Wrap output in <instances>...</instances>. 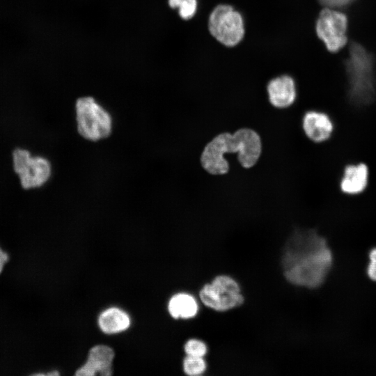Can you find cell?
<instances>
[{
	"instance_id": "obj_4",
	"label": "cell",
	"mask_w": 376,
	"mask_h": 376,
	"mask_svg": "<svg viewBox=\"0 0 376 376\" xmlns=\"http://www.w3.org/2000/svg\"><path fill=\"white\" fill-rule=\"evenodd\" d=\"M75 120L79 135L90 141L104 139L113 130L111 115L92 97H82L77 100Z\"/></svg>"
},
{
	"instance_id": "obj_14",
	"label": "cell",
	"mask_w": 376,
	"mask_h": 376,
	"mask_svg": "<svg viewBox=\"0 0 376 376\" xmlns=\"http://www.w3.org/2000/svg\"><path fill=\"white\" fill-rule=\"evenodd\" d=\"M168 309L170 315L175 319H189L196 316L198 306L195 298L191 295L178 293L171 298Z\"/></svg>"
},
{
	"instance_id": "obj_15",
	"label": "cell",
	"mask_w": 376,
	"mask_h": 376,
	"mask_svg": "<svg viewBox=\"0 0 376 376\" xmlns=\"http://www.w3.org/2000/svg\"><path fill=\"white\" fill-rule=\"evenodd\" d=\"M169 4L173 8H178L179 15L184 19H191L197 8L196 0H169Z\"/></svg>"
},
{
	"instance_id": "obj_17",
	"label": "cell",
	"mask_w": 376,
	"mask_h": 376,
	"mask_svg": "<svg viewBox=\"0 0 376 376\" xmlns=\"http://www.w3.org/2000/svg\"><path fill=\"white\" fill-rule=\"evenodd\" d=\"M184 350L187 356L203 357L207 353V346L204 342L192 338L187 340Z\"/></svg>"
},
{
	"instance_id": "obj_2",
	"label": "cell",
	"mask_w": 376,
	"mask_h": 376,
	"mask_svg": "<svg viewBox=\"0 0 376 376\" xmlns=\"http://www.w3.org/2000/svg\"><path fill=\"white\" fill-rule=\"evenodd\" d=\"M237 153V159L245 169L253 167L262 153V141L253 129L242 127L234 133L222 132L213 137L203 148L200 162L203 169L213 175L227 173L230 165L224 155Z\"/></svg>"
},
{
	"instance_id": "obj_9",
	"label": "cell",
	"mask_w": 376,
	"mask_h": 376,
	"mask_svg": "<svg viewBox=\"0 0 376 376\" xmlns=\"http://www.w3.org/2000/svg\"><path fill=\"white\" fill-rule=\"evenodd\" d=\"M301 127L306 136L314 143L327 141L331 136L334 129L330 116L317 110H309L304 113Z\"/></svg>"
},
{
	"instance_id": "obj_7",
	"label": "cell",
	"mask_w": 376,
	"mask_h": 376,
	"mask_svg": "<svg viewBox=\"0 0 376 376\" xmlns=\"http://www.w3.org/2000/svg\"><path fill=\"white\" fill-rule=\"evenodd\" d=\"M208 26L212 36L228 47L238 44L244 34L241 15L228 5H219L213 10Z\"/></svg>"
},
{
	"instance_id": "obj_16",
	"label": "cell",
	"mask_w": 376,
	"mask_h": 376,
	"mask_svg": "<svg viewBox=\"0 0 376 376\" xmlns=\"http://www.w3.org/2000/svg\"><path fill=\"white\" fill-rule=\"evenodd\" d=\"M206 363L203 357L187 356L183 361V370L188 375L196 376L203 374Z\"/></svg>"
},
{
	"instance_id": "obj_11",
	"label": "cell",
	"mask_w": 376,
	"mask_h": 376,
	"mask_svg": "<svg viewBox=\"0 0 376 376\" xmlns=\"http://www.w3.org/2000/svg\"><path fill=\"white\" fill-rule=\"evenodd\" d=\"M270 104L277 109H285L291 106L297 97L294 80L288 75L272 79L267 86Z\"/></svg>"
},
{
	"instance_id": "obj_10",
	"label": "cell",
	"mask_w": 376,
	"mask_h": 376,
	"mask_svg": "<svg viewBox=\"0 0 376 376\" xmlns=\"http://www.w3.org/2000/svg\"><path fill=\"white\" fill-rule=\"evenodd\" d=\"M114 352L109 346L98 345L92 347L88 356L87 361L75 373L78 376H93L97 373L108 376L112 373V362Z\"/></svg>"
},
{
	"instance_id": "obj_18",
	"label": "cell",
	"mask_w": 376,
	"mask_h": 376,
	"mask_svg": "<svg viewBox=\"0 0 376 376\" xmlns=\"http://www.w3.org/2000/svg\"><path fill=\"white\" fill-rule=\"evenodd\" d=\"M368 263L366 268L368 278L376 282V246L373 247L368 252Z\"/></svg>"
},
{
	"instance_id": "obj_19",
	"label": "cell",
	"mask_w": 376,
	"mask_h": 376,
	"mask_svg": "<svg viewBox=\"0 0 376 376\" xmlns=\"http://www.w3.org/2000/svg\"><path fill=\"white\" fill-rule=\"evenodd\" d=\"M8 255L0 248V273L3 269L4 264L8 261Z\"/></svg>"
},
{
	"instance_id": "obj_12",
	"label": "cell",
	"mask_w": 376,
	"mask_h": 376,
	"mask_svg": "<svg viewBox=\"0 0 376 376\" xmlns=\"http://www.w3.org/2000/svg\"><path fill=\"white\" fill-rule=\"evenodd\" d=\"M369 179V168L364 162L349 164L343 169L339 187L347 195L354 196L363 192Z\"/></svg>"
},
{
	"instance_id": "obj_6",
	"label": "cell",
	"mask_w": 376,
	"mask_h": 376,
	"mask_svg": "<svg viewBox=\"0 0 376 376\" xmlns=\"http://www.w3.org/2000/svg\"><path fill=\"white\" fill-rule=\"evenodd\" d=\"M13 167L25 189L42 187L52 175L49 161L42 156H32L25 149L17 148L13 153Z\"/></svg>"
},
{
	"instance_id": "obj_5",
	"label": "cell",
	"mask_w": 376,
	"mask_h": 376,
	"mask_svg": "<svg viewBox=\"0 0 376 376\" xmlns=\"http://www.w3.org/2000/svg\"><path fill=\"white\" fill-rule=\"evenodd\" d=\"M199 297L206 306L217 311L238 307L244 302L239 284L226 275L217 276L210 283L204 285Z\"/></svg>"
},
{
	"instance_id": "obj_1",
	"label": "cell",
	"mask_w": 376,
	"mask_h": 376,
	"mask_svg": "<svg viewBox=\"0 0 376 376\" xmlns=\"http://www.w3.org/2000/svg\"><path fill=\"white\" fill-rule=\"evenodd\" d=\"M334 253L326 237L313 228L293 230L282 256L283 275L291 284L316 289L324 284L334 266Z\"/></svg>"
},
{
	"instance_id": "obj_13",
	"label": "cell",
	"mask_w": 376,
	"mask_h": 376,
	"mask_svg": "<svg viewBox=\"0 0 376 376\" xmlns=\"http://www.w3.org/2000/svg\"><path fill=\"white\" fill-rule=\"evenodd\" d=\"M98 324L104 333L116 334L123 331L130 327V318L121 309L109 308L100 314L98 318Z\"/></svg>"
},
{
	"instance_id": "obj_8",
	"label": "cell",
	"mask_w": 376,
	"mask_h": 376,
	"mask_svg": "<svg viewBox=\"0 0 376 376\" xmlns=\"http://www.w3.org/2000/svg\"><path fill=\"white\" fill-rule=\"evenodd\" d=\"M315 29L330 52L336 53L347 44V18L342 12L324 8L319 14Z\"/></svg>"
},
{
	"instance_id": "obj_3",
	"label": "cell",
	"mask_w": 376,
	"mask_h": 376,
	"mask_svg": "<svg viewBox=\"0 0 376 376\" xmlns=\"http://www.w3.org/2000/svg\"><path fill=\"white\" fill-rule=\"evenodd\" d=\"M373 66L371 55L361 45L352 43L346 67L350 81V96L354 103L365 104L370 102L374 96Z\"/></svg>"
}]
</instances>
